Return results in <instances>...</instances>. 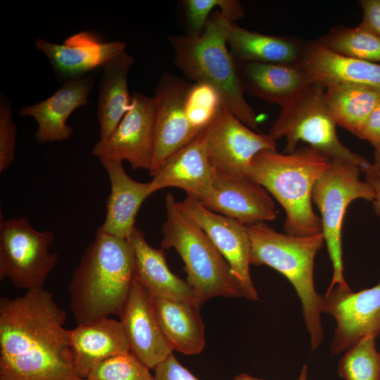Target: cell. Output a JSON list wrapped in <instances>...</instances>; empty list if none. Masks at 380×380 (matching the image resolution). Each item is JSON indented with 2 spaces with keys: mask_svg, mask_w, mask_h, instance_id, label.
I'll return each instance as SVG.
<instances>
[{
  "mask_svg": "<svg viewBox=\"0 0 380 380\" xmlns=\"http://www.w3.org/2000/svg\"><path fill=\"white\" fill-rule=\"evenodd\" d=\"M67 318L44 289L0 300V380H84L76 372Z\"/></svg>",
  "mask_w": 380,
  "mask_h": 380,
  "instance_id": "6da1fadb",
  "label": "cell"
},
{
  "mask_svg": "<svg viewBox=\"0 0 380 380\" xmlns=\"http://www.w3.org/2000/svg\"><path fill=\"white\" fill-rule=\"evenodd\" d=\"M135 281V258L127 239L96 232L74 270L70 307L81 324L120 315Z\"/></svg>",
  "mask_w": 380,
  "mask_h": 380,
  "instance_id": "7a4b0ae2",
  "label": "cell"
},
{
  "mask_svg": "<svg viewBox=\"0 0 380 380\" xmlns=\"http://www.w3.org/2000/svg\"><path fill=\"white\" fill-rule=\"evenodd\" d=\"M331 159L309 146L291 153L262 151L253 158L247 175L283 207L286 234L308 236L322 232V220L312 205L314 185Z\"/></svg>",
  "mask_w": 380,
  "mask_h": 380,
  "instance_id": "3957f363",
  "label": "cell"
},
{
  "mask_svg": "<svg viewBox=\"0 0 380 380\" xmlns=\"http://www.w3.org/2000/svg\"><path fill=\"white\" fill-rule=\"evenodd\" d=\"M227 20L220 11L213 13L198 35L168 36L174 51L175 65L195 83L213 87L222 103L241 122L255 131L256 113L244 97L237 61L227 43Z\"/></svg>",
  "mask_w": 380,
  "mask_h": 380,
  "instance_id": "277c9868",
  "label": "cell"
},
{
  "mask_svg": "<svg viewBox=\"0 0 380 380\" xmlns=\"http://www.w3.org/2000/svg\"><path fill=\"white\" fill-rule=\"evenodd\" d=\"M246 227L251 243V265L271 267L291 282L301 302L311 350H317L324 338L323 296L315 289L313 275L316 255L324 244L322 233L293 236L279 233L265 222Z\"/></svg>",
  "mask_w": 380,
  "mask_h": 380,
  "instance_id": "5b68a950",
  "label": "cell"
},
{
  "mask_svg": "<svg viewBox=\"0 0 380 380\" xmlns=\"http://www.w3.org/2000/svg\"><path fill=\"white\" fill-rule=\"evenodd\" d=\"M165 205L161 246L175 248L181 257L198 304L216 296L243 298L228 262L207 234L178 208L172 193L166 194Z\"/></svg>",
  "mask_w": 380,
  "mask_h": 380,
  "instance_id": "8992f818",
  "label": "cell"
},
{
  "mask_svg": "<svg viewBox=\"0 0 380 380\" xmlns=\"http://www.w3.org/2000/svg\"><path fill=\"white\" fill-rule=\"evenodd\" d=\"M325 90L322 83L312 82L280 107L279 116L268 134L275 141L286 137L284 153L293 152L298 143L303 141L330 159L353 163L365 173L373 170L372 163L351 151L339 140L336 124L326 105Z\"/></svg>",
  "mask_w": 380,
  "mask_h": 380,
  "instance_id": "52a82bcc",
  "label": "cell"
},
{
  "mask_svg": "<svg viewBox=\"0 0 380 380\" xmlns=\"http://www.w3.org/2000/svg\"><path fill=\"white\" fill-rule=\"evenodd\" d=\"M360 167L350 162L331 159L316 181L312 200L320 213L322 233L332 264L333 276L327 290L334 286L350 289L344 278L342 227L350 203L357 199L372 202V186L360 179Z\"/></svg>",
  "mask_w": 380,
  "mask_h": 380,
  "instance_id": "ba28073f",
  "label": "cell"
},
{
  "mask_svg": "<svg viewBox=\"0 0 380 380\" xmlns=\"http://www.w3.org/2000/svg\"><path fill=\"white\" fill-rule=\"evenodd\" d=\"M54 234L36 230L27 217L1 220L0 280L26 291L44 288L58 255L50 248Z\"/></svg>",
  "mask_w": 380,
  "mask_h": 380,
  "instance_id": "9c48e42d",
  "label": "cell"
},
{
  "mask_svg": "<svg viewBox=\"0 0 380 380\" xmlns=\"http://www.w3.org/2000/svg\"><path fill=\"white\" fill-rule=\"evenodd\" d=\"M204 135L212 166L229 175H247L256 154L265 150L277 151L276 141L268 134L249 128L222 104Z\"/></svg>",
  "mask_w": 380,
  "mask_h": 380,
  "instance_id": "30bf717a",
  "label": "cell"
},
{
  "mask_svg": "<svg viewBox=\"0 0 380 380\" xmlns=\"http://www.w3.org/2000/svg\"><path fill=\"white\" fill-rule=\"evenodd\" d=\"M322 314L336 322L331 342V355L353 347L367 336H380V281L375 286L353 292L334 286L323 296Z\"/></svg>",
  "mask_w": 380,
  "mask_h": 380,
  "instance_id": "8fae6325",
  "label": "cell"
},
{
  "mask_svg": "<svg viewBox=\"0 0 380 380\" xmlns=\"http://www.w3.org/2000/svg\"><path fill=\"white\" fill-rule=\"evenodd\" d=\"M132 97L130 110L110 137L94 144L91 153L99 159L127 160L134 170L149 171L155 150V100L137 91Z\"/></svg>",
  "mask_w": 380,
  "mask_h": 380,
  "instance_id": "7c38bea8",
  "label": "cell"
},
{
  "mask_svg": "<svg viewBox=\"0 0 380 380\" xmlns=\"http://www.w3.org/2000/svg\"><path fill=\"white\" fill-rule=\"evenodd\" d=\"M177 207L207 234L228 262L243 298L258 300L249 271L251 243L246 225L208 210L196 198L186 196Z\"/></svg>",
  "mask_w": 380,
  "mask_h": 380,
  "instance_id": "4fadbf2b",
  "label": "cell"
},
{
  "mask_svg": "<svg viewBox=\"0 0 380 380\" xmlns=\"http://www.w3.org/2000/svg\"><path fill=\"white\" fill-rule=\"evenodd\" d=\"M191 84L166 72L155 87V150L151 175L166 158L201 133L192 128L186 115V100Z\"/></svg>",
  "mask_w": 380,
  "mask_h": 380,
  "instance_id": "5bb4252c",
  "label": "cell"
},
{
  "mask_svg": "<svg viewBox=\"0 0 380 380\" xmlns=\"http://www.w3.org/2000/svg\"><path fill=\"white\" fill-rule=\"evenodd\" d=\"M34 44L49 60L56 77L63 82L84 77L126 51L125 42H105L96 32L89 30L72 34L62 44L42 38H36Z\"/></svg>",
  "mask_w": 380,
  "mask_h": 380,
  "instance_id": "9a60e30c",
  "label": "cell"
},
{
  "mask_svg": "<svg viewBox=\"0 0 380 380\" xmlns=\"http://www.w3.org/2000/svg\"><path fill=\"white\" fill-rule=\"evenodd\" d=\"M201 203L245 225L277 218L276 207L267 191L248 175L233 176L216 170L213 191Z\"/></svg>",
  "mask_w": 380,
  "mask_h": 380,
  "instance_id": "2e32d148",
  "label": "cell"
},
{
  "mask_svg": "<svg viewBox=\"0 0 380 380\" xmlns=\"http://www.w3.org/2000/svg\"><path fill=\"white\" fill-rule=\"evenodd\" d=\"M119 317L130 352L148 368L154 369L172 353L158 319L153 298L136 280Z\"/></svg>",
  "mask_w": 380,
  "mask_h": 380,
  "instance_id": "e0dca14e",
  "label": "cell"
},
{
  "mask_svg": "<svg viewBox=\"0 0 380 380\" xmlns=\"http://www.w3.org/2000/svg\"><path fill=\"white\" fill-rule=\"evenodd\" d=\"M215 170L208 158L203 131L160 165L151 175V189L154 193L177 187L201 202L213 191Z\"/></svg>",
  "mask_w": 380,
  "mask_h": 380,
  "instance_id": "ac0fdd59",
  "label": "cell"
},
{
  "mask_svg": "<svg viewBox=\"0 0 380 380\" xmlns=\"http://www.w3.org/2000/svg\"><path fill=\"white\" fill-rule=\"evenodd\" d=\"M95 85L91 75L63 82L51 96L19 110L21 116L32 117L37 122L36 141L39 144L62 141L73 134L66 123L68 117L77 108L89 103V96Z\"/></svg>",
  "mask_w": 380,
  "mask_h": 380,
  "instance_id": "d6986e66",
  "label": "cell"
},
{
  "mask_svg": "<svg viewBox=\"0 0 380 380\" xmlns=\"http://www.w3.org/2000/svg\"><path fill=\"white\" fill-rule=\"evenodd\" d=\"M298 65L313 82L331 86H361L380 90V63L337 54L317 39L305 43Z\"/></svg>",
  "mask_w": 380,
  "mask_h": 380,
  "instance_id": "ffe728a7",
  "label": "cell"
},
{
  "mask_svg": "<svg viewBox=\"0 0 380 380\" xmlns=\"http://www.w3.org/2000/svg\"><path fill=\"white\" fill-rule=\"evenodd\" d=\"M99 160L108 174L110 191L105 220L96 232L127 239L136 227L135 219L141 204L153 194L151 183L132 179L122 162L106 158Z\"/></svg>",
  "mask_w": 380,
  "mask_h": 380,
  "instance_id": "44dd1931",
  "label": "cell"
},
{
  "mask_svg": "<svg viewBox=\"0 0 380 380\" xmlns=\"http://www.w3.org/2000/svg\"><path fill=\"white\" fill-rule=\"evenodd\" d=\"M68 334L74 367L83 379L103 361L130 352L121 323L109 317L77 324Z\"/></svg>",
  "mask_w": 380,
  "mask_h": 380,
  "instance_id": "7402d4cb",
  "label": "cell"
},
{
  "mask_svg": "<svg viewBox=\"0 0 380 380\" xmlns=\"http://www.w3.org/2000/svg\"><path fill=\"white\" fill-rule=\"evenodd\" d=\"M237 67L244 93L280 107L313 82L298 65L237 62Z\"/></svg>",
  "mask_w": 380,
  "mask_h": 380,
  "instance_id": "603a6c76",
  "label": "cell"
},
{
  "mask_svg": "<svg viewBox=\"0 0 380 380\" xmlns=\"http://www.w3.org/2000/svg\"><path fill=\"white\" fill-rule=\"evenodd\" d=\"M127 240L135 258V280L152 297L185 300L199 305L190 284L170 271L163 251L151 246L141 230L135 227Z\"/></svg>",
  "mask_w": 380,
  "mask_h": 380,
  "instance_id": "cb8c5ba5",
  "label": "cell"
},
{
  "mask_svg": "<svg viewBox=\"0 0 380 380\" xmlns=\"http://www.w3.org/2000/svg\"><path fill=\"white\" fill-rule=\"evenodd\" d=\"M227 43L239 63L298 65L304 42L292 36H277L253 32L227 22Z\"/></svg>",
  "mask_w": 380,
  "mask_h": 380,
  "instance_id": "d4e9b609",
  "label": "cell"
},
{
  "mask_svg": "<svg viewBox=\"0 0 380 380\" xmlns=\"http://www.w3.org/2000/svg\"><path fill=\"white\" fill-rule=\"evenodd\" d=\"M134 62V57L125 51L111 58L102 67L97 102L100 139L110 136L132 107L128 75Z\"/></svg>",
  "mask_w": 380,
  "mask_h": 380,
  "instance_id": "484cf974",
  "label": "cell"
},
{
  "mask_svg": "<svg viewBox=\"0 0 380 380\" xmlns=\"http://www.w3.org/2000/svg\"><path fill=\"white\" fill-rule=\"evenodd\" d=\"M158 319L172 350L197 355L205 346L200 306L185 300L152 297Z\"/></svg>",
  "mask_w": 380,
  "mask_h": 380,
  "instance_id": "4316f807",
  "label": "cell"
},
{
  "mask_svg": "<svg viewBox=\"0 0 380 380\" xmlns=\"http://www.w3.org/2000/svg\"><path fill=\"white\" fill-rule=\"evenodd\" d=\"M325 102L336 124L357 135L380 101V90L361 86L326 87Z\"/></svg>",
  "mask_w": 380,
  "mask_h": 380,
  "instance_id": "83f0119b",
  "label": "cell"
},
{
  "mask_svg": "<svg viewBox=\"0 0 380 380\" xmlns=\"http://www.w3.org/2000/svg\"><path fill=\"white\" fill-rule=\"evenodd\" d=\"M317 40L337 54L380 63V37L362 23L353 27L334 26Z\"/></svg>",
  "mask_w": 380,
  "mask_h": 380,
  "instance_id": "f1b7e54d",
  "label": "cell"
},
{
  "mask_svg": "<svg viewBox=\"0 0 380 380\" xmlns=\"http://www.w3.org/2000/svg\"><path fill=\"white\" fill-rule=\"evenodd\" d=\"M376 337L367 336L346 351L338 365V373L345 380H380V352Z\"/></svg>",
  "mask_w": 380,
  "mask_h": 380,
  "instance_id": "f546056e",
  "label": "cell"
},
{
  "mask_svg": "<svg viewBox=\"0 0 380 380\" xmlns=\"http://www.w3.org/2000/svg\"><path fill=\"white\" fill-rule=\"evenodd\" d=\"M222 104L219 94L213 87L203 83L191 84L185 109L192 128L199 133L203 132Z\"/></svg>",
  "mask_w": 380,
  "mask_h": 380,
  "instance_id": "4dcf8cb0",
  "label": "cell"
},
{
  "mask_svg": "<svg viewBox=\"0 0 380 380\" xmlns=\"http://www.w3.org/2000/svg\"><path fill=\"white\" fill-rule=\"evenodd\" d=\"M149 369L129 352L100 363L84 380H153Z\"/></svg>",
  "mask_w": 380,
  "mask_h": 380,
  "instance_id": "1f68e13d",
  "label": "cell"
},
{
  "mask_svg": "<svg viewBox=\"0 0 380 380\" xmlns=\"http://www.w3.org/2000/svg\"><path fill=\"white\" fill-rule=\"evenodd\" d=\"M186 18L190 28L189 34H200L215 8H220L221 15L230 22L235 23L244 15V10L237 0H185Z\"/></svg>",
  "mask_w": 380,
  "mask_h": 380,
  "instance_id": "d6a6232c",
  "label": "cell"
},
{
  "mask_svg": "<svg viewBox=\"0 0 380 380\" xmlns=\"http://www.w3.org/2000/svg\"><path fill=\"white\" fill-rule=\"evenodd\" d=\"M17 126L12 120V103L4 93L0 94V172L9 167L15 153Z\"/></svg>",
  "mask_w": 380,
  "mask_h": 380,
  "instance_id": "836d02e7",
  "label": "cell"
},
{
  "mask_svg": "<svg viewBox=\"0 0 380 380\" xmlns=\"http://www.w3.org/2000/svg\"><path fill=\"white\" fill-rule=\"evenodd\" d=\"M153 380H200L171 353L154 369Z\"/></svg>",
  "mask_w": 380,
  "mask_h": 380,
  "instance_id": "e575fe53",
  "label": "cell"
},
{
  "mask_svg": "<svg viewBox=\"0 0 380 380\" xmlns=\"http://www.w3.org/2000/svg\"><path fill=\"white\" fill-rule=\"evenodd\" d=\"M356 136L369 142L374 149L380 147V101L369 114Z\"/></svg>",
  "mask_w": 380,
  "mask_h": 380,
  "instance_id": "d590c367",
  "label": "cell"
},
{
  "mask_svg": "<svg viewBox=\"0 0 380 380\" xmlns=\"http://www.w3.org/2000/svg\"><path fill=\"white\" fill-rule=\"evenodd\" d=\"M362 11L360 23L380 37V0H360Z\"/></svg>",
  "mask_w": 380,
  "mask_h": 380,
  "instance_id": "8d00e7d4",
  "label": "cell"
},
{
  "mask_svg": "<svg viewBox=\"0 0 380 380\" xmlns=\"http://www.w3.org/2000/svg\"><path fill=\"white\" fill-rule=\"evenodd\" d=\"M365 181L374 191V198L371 202L372 206L375 214L380 217V173L376 169L365 173Z\"/></svg>",
  "mask_w": 380,
  "mask_h": 380,
  "instance_id": "74e56055",
  "label": "cell"
},
{
  "mask_svg": "<svg viewBox=\"0 0 380 380\" xmlns=\"http://www.w3.org/2000/svg\"><path fill=\"white\" fill-rule=\"evenodd\" d=\"M234 380H264V379H256L253 376H251L250 375L247 374H241L236 376L234 379ZM298 380H308V367L306 365H304L302 367Z\"/></svg>",
  "mask_w": 380,
  "mask_h": 380,
  "instance_id": "f35d334b",
  "label": "cell"
},
{
  "mask_svg": "<svg viewBox=\"0 0 380 380\" xmlns=\"http://www.w3.org/2000/svg\"><path fill=\"white\" fill-rule=\"evenodd\" d=\"M372 164L375 169L380 173V147L374 149V162Z\"/></svg>",
  "mask_w": 380,
  "mask_h": 380,
  "instance_id": "ab89813d",
  "label": "cell"
}]
</instances>
